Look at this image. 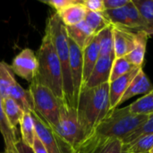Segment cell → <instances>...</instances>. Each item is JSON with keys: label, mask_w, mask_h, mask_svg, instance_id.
<instances>
[{"label": "cell", "mask_w": 153, "mask_h": 153, "mask_svg": "<svg viewBox=\"0 0 153 153\" xmlns=\"http://www.w3.org/2000/svg\"><path fill=\"white\" fill-rule=\"evenodd\" d=\"M109 82L83 89L77 102L76 111L85 138L90 136L109 113Z\"/></svg>", "instance_id": "obj_1"}, {"label": "cell", "mask_w": 153, "mask_h": 153, "mask_svg": "<svg viewBox=\"0 0 153 153\" xmlns=\"http://www.w3.org/2000/svg\"><path fill=\"white\" fill-rule=\"evenodd\" d=\"M36 56L39 61V69L32 82L48 87L59 100L65 101L60 62L51 38L46 31Z\"/></svg>", "instance_id": "obj_2"}, {"label": "cell", "mask_w": 153, "mask_h": 153, "mask_svg": "<svg viewBox=\"0 0 153 153\" xmlns=\"http://www.w3.org/2000/svg\"><path fill=\"white\" fill-rule=\"evenodd\" d=\"M45 31L48 33L60 62L64 84L65 102L75 108L74 100V88L70 72V50L66 28L56 12L47 21Z\"/></svg>", "instance_id": "obj_3"}, {"label": "cell", "mask_w": 153, "mask_h": 153, "mask_svg": "<svg viewBox=\"0 0 153 153\" xmlns=\"http://www.w3.org/2000/svg\"><path fill=\"white\" fill-rule=\"evenodd\" d=\"M148 117L149 116L132 113L128 106L123 108H116L108 114L93 134L101 137L116 138L123 141L141 126Z\"/></svg>", "instance_id": "obj_4"}, {"label": "cell", "mask_w": 153, "mask_h": 153, "mask_svg": "<svg viewBox=\"0 0 153 153\" xmlns=\"http://www.w3.org/2000/svg\"><path fill=\"white\" fill-rule=\"evenodd\" d=\"M53 131L70 153L73 152L85 139L76 108L68 106L65 102L61 107L58 124Z\"/></svg>", "instance_id": "obj_5"}, {"label": "cell", "mask_w": 153, "mask_h": 153, "mask_svg": "<svg viewBox=\"0 0 153 153\" xmlns=\"http://www.w3.org/2000/svg\"><path fill=\"white\" fill-rule=\"evenodd\" d=\"M29 91L33 98L35 112L54 129L58 124L60 109L65 101L59 100L50 89L35 82H30Z\"/></svg>", "instance_id": "obj_6"}, {"label": "cell", "mask_w": 153, "mask_h": 153, "mask_svg": "<svg viewBox=\"0 0 153 153\" xmlns=\"http://www.w3.org/2000/svg\"><path fill=\"white\" fill-rule=\"evenodd\" d=\"M124 143L116 138L91 134L72 153H122Z\"/></svg>", "instance_id": "obj_7"}, {"label": "cell", "mask_w": 153, "mask_h": 153, "mask_svg": "<svg viewBox=\"0 0 153 153\" xmlns=\"http://www.w3.org/2000/svg\"><path fill=\"white\" fill-rule=\"evenodd\" d=\"M10 66L13 74L30 83L37 74L39 61L32 49L24 48L14 56Z\"/></svg>", "instance_id": "obj_8"}, {"label": "cell", "mask_w": 153, "mask_h": 153, "mask_svg": "<svg viewBox=\"0 0 153 153\" xmlns=\"http://www.w3.org/2000/svg\"><path fill=\"white\" fill-rule=\"evenodd\" d=\"M36 134L48 153H70L53 129L35 112H31Z\"/></svg>", "instance_id": "obj_9"}, {"label": "cell", "mask_w": 153, "mask_h": 153, "mask_svg": "<svg viewBox=\"0 0 153 153\" xmlns=\"http://www.w3.org/2000/svg\"><path fill=\"white\" fill-rule=\"evenodd\" d=\"M69 41V50H70V72L74 88V100L75 108L77 107V102L79 96L81 94L83 81V62H82V50L71 39L68 38Z\"/></svg>", "instance_id": "obj_10"}, {"label": "cell", "mask_w": 153, "mask_h": 153, "mask_svg": "<svg viewBox=\"0 0 153 153\" xmlns=\"http://www.w3.org/2000/svg\"><path fill=\"white\" fill-rule=\"evenodd\" d=\"M114 60L115 56H100L92 73L82 90L94 88L106 82H109Z\"/></svg>", "instance_id": "obj_11"}, {"label": "cell", "mask_w": 153, "mask_h": 153, "mask_svg": "<svg viewBox=\"0 0 153 153\" xmlns=\"http://www.w3.org/2000/svg\"><path fill=\"white\" fill-rule=\"evenodd\" d=\"M114 39L115 58L127 56L134 48L136 42V31L112 25Z\"/></svg>", "instance_id": "obj_12"}, {"label": "cell", "mask_w": 153, "mask_h": 153, "mask_svg": "<svg viewBox=\"0 0 153 153\" xmlns=\"http://www.w3.org/2000/svg\"><path fill=\"white\" fill-rule=\"evenodd\" d=\"M143 67H135L126 74L109 82V112L119 106V102L124 93L127 90L131 82Z\"/></svg>", "instance_id": "obj_13"}, {"label": "cell", "mask_w": 153, "mask_h": 153, "mask_svg": "<svg viewBox=\"0 0 153 153\" xmlns=\"http://www.w3.org/2000/svg\"><path fill=\"white\" fill-rule=\"evenodd\" d=\"M152 90V83L151 82L148 76L145 74V73L143 72V70L142 68L139 71V73L135 75L134 80L131 82L127 90L126 91L123 97L121 98L119 106L136 95H140V94L145 95V94L151 92Z\"/></svg>", "instance_id": "obj_14"}, {"label": "cell", "mask_w": 153, "mask_h": 153, "mask_svg": "<svg viewBox=\"0 0 153 153\" xmlns=\"http://www.w3.org/2000/svg\"><path fill=\"white\" fill-rule=\"evenodd\" d=\"M65 28L68 38L71 39L82 50H83L96 36L84 21L73 26H65Z\"/></svg>", "instance_id": "obj_15"}, {"label": "cell", "mask_w": 153, "mask_h": 153, "mask_svg": "<svg viewBox=\"0 0 153 153\" xmlns=\"http://www.w3.org/2000/svg\"><path fill=\"white\" fill-rule=\"evenodd\" d=\"M87 9L82 1L76 0L74 4L68 5L63 10L57 12L62 22L65 26H73L84 21L87 14Z\"/></svg>", "instance_id": "obj_16"}, {"label": "cell", "mask_w": 153, "mask_h": 153, "mask_svg": "<svg viewBox=\"0 0 153 153\" xmlns=\"http://www.w3.org/2000/svg\"><path fill=\"white\" fill-rule=\"evenodd\" d=\"M100 57V46L97 36L89 43V45L82 50V62H83V74L82 81L83 85L88 81L92 70Z\"/></svg>", "instance_id": "obj_17"}, {"label": "cell", "mask_w": 153, "mask_h": 153, "mask_svg": "<svg viewBox=\"0 0 153 153\" xmlns=\"http://www.w3.org/2000/svg\"><path fill=\"white\" fill-rule=\"evenodd\" d=\"M149 37L150 36L145 30L136 31L135 46L134 49L127 56H125L126 60L135 67H143Z\"/></svg>", "instance_id": "obj_18"}, {"label": "cell", "mask_w": 153, "mask_h": 153, "mask_svg": "<svg viewBox=\"0 0 153 153\" xmlns=\"http://www.w3.org/2000/svg\"><path fill=\"white\" fill-rule=\"evenodd\" d=\"M0 132L3 136L5 152L7 153H17L15 144L19 140L17 135V130L13 129L9 124L2 107V98L0 97Z\"/></svg>", "instance_id": "obj_19"}, {"label": "cell", "mask_w": 153, "mask_h": 153, "mask_svg": "<svg viewBox=\"0 0 153 153\" xmlns=\"http://www.w3.org/2000/svg\"><path fill=\"white\" fill-rule=\"evenodd\" d=\"M9 97L15 101V103L24 113H31L35 111V106L31 93L29 90L22 88L18 82L12 87Z\"/></svg>", "instance_id": "obj_20"}, {"label": "cell", "mask_w": 153, "mask_h": 153, "mask_svg": "<svg viewBox=\"0 0 153 153\" xmlns=\"http://www.w3.org/2000/svg\"><path fill=\"white\" fill-rule=\"evenodd\" d=\"M21 132V140L29 147L32 148L35 138L37 136L35 130V124L31 113H24L19 124Z\"/></svg>", "instance_id": "obj_21"}, {"label": "cell", "mask_w": 153, "mask_h": 153, "mask_svg": "<svg viewBox=\"0 0 153 153\" xmlns=\"http://www.w3.org/2000/svg\"><path fill=\"white\" fill-rule=\"evenodd\" d=\"M14 74L13 73L11 66L4 63L0 62V97L2 100L9 97L12 87L16 83Z\"/></svg>", "instance_id": "obj_22"}, {"label": "cell", "mask_w": 153, "mask_h": 153, "mask_svg": "<svg viewBox=\"0 0 153 153\" xmlns=\"http://www.w3.org/2000/svg\"><path fill=\"white\" fill-rule=\"evenodd\" d=\"M2 107L9 124L13 129L17 130V126L20 124L24 112L10 97L2 100Z\"/></svg>", "instance_id": "obj_23"}, {"label": "cell", "mask_w": 153, "mask_h": 153, "mask_svg": "<svg viewBox=\"0 0 153 153\" xmlns=\"http://www.w3.org/2000/svg\"><path fill=\"white\" fill-rule=\"evenodd\" d=\"M103 13H104V15L108 20V22H110L111 25L133 30V28H132L131 22L129 21L127 10H126V6L118 8V9L105 10Z\"/></svg>", "instance_id": "obj_24"}, {"label": "cell", "mask_w": 153, "mask_h": 153, "mask_svg": "<svg viewBox=\"0 0 153 153\" xmlns=\"http://www.w3.org/2000/svg\"><path fill=\"white\" fill-rule=\"evenodd\" d=\"M96 36L100 46V56H115L112 25L110 24Z\"/></svg>", "instance_id": "obj_25"}, {"label": "cell", "mask_w": 153, "mask_h": 153, "mask_svg": "<svg viewBox=\"0 0 153 153\" xmlns=\"http://www.w3.org/2000/svg\"><path fill=\"white\" fill-rule=\"evenodd\" d=\"M128 107L130 111L136 115H153V90L134 102L131 103Z\"/></svg>", "instance_id": "obj_26"}, {"label": "cell", "mask_w": 153, "mask_h": 153, "mask_svg": "<svg viewBox=\"0 0 153 153\" xmlns=\"http://www.w3.org/2000/svg\"><path fill=\"white\" fill-rule=\"evenodd\" d=\"M84 22L89 25V27L92 30L95 35L100 32L102 30L110 25V22L104 15V13L101 12H87Z\"/></svg>", "instance_id": "obj_27"}, {"label": "cell", "mask_w": 153, "mask_h": 153, "mask_svg": "<svg viewBox=\"0 0 153 153\" xmlns=\"http://www.w3.org/2000/svg\"><path fill=\"white\" fill-rule=\"evenodd\" d=\"M124 148L131 153H150L153 149V133L142 136L130 144H124Z\"/></svg>", "instance_id": "obj_28"}, {"label": "cell", "mask_w": 153, "mask_h": 153, "mask_svg": "<svg viewBox=\"0 0 153 153\" xmlns=\"http://www.w3.org/2000/svg\"><path fill=\"white\" fill-rule=\"evenodd\" d=\"M143 16L147 29L153 30V1L152 0H132Z\"/></svg>", "instance_id": "obj_29"}, {"label": "cell", "mask_w": 153, "mask_h": 153, "mask_svg": "<svg viewBox=\"0 0 153 153\" xmlns=\"http://www.w3.org/2000/svg\"><path fill=\"white\" fill-rule=\"evenodd\" d=\"M126 10H127V14L129 21L131 22L132 28L134 31H138V30H145L147 29L145 22L141 15L139 10L135 6V4L133 3L132 0L129 1V3L126 5Z\"/></svg>", "instance_id": "obj_30"}, {"label": "cell", "mask_w": 153, "mask_h": 153, "mask_svg": "<svg viewBox=\"0 0 153 153\" xmlns=\"http://www.w3.org/2000/svg\"><path fill=\"white\" fill-rule=\"evenodd\" d=\"M134 68H135V66H134L132 64H130L125 56L119 57V58H115L113 65H112V68H111L109 82L126 74L127 73H129L130 71H132Z\"/></svg>", "instance_id": "obj_31"}, {"label": "cell", "mask_w": 153, "mask_h": 153, "mask_svg": "<svg viewBox=\"0 0 153 153\" xmlns=\"http://www.w3.org/2000/svg\"><path fill=\"white\" fill-rule=\"evenodd\" d=\"M153 133V115L149 116L148 119L141 126H139L135 131H134L132 134H130L127 137H126L122 142L124 144H130L137 141L142 136H144L146 134H150Z\"/></svg>", "instance_id": "obj_32"}, {"label": "cell", "mask_w": 153, "mask_h": 153, "mask_svg": "<svg viewBox=\"0 0 153 153\" xmlns=\"http://www.w3.org/2000/svg\"><path fill=\"white\" fill-rule=\"evenodd\" d=\"M82 4L85 6L87 11L90 12H104V1L103 0H83Z\"/></svg>", "instance_id": "obj_33"}, {"label": "cell", "mask_w": 153, "mask_h": 153, "mask_svg": "<svg viewBox=\"0 0 153 153\" xmlns=\"http://www.w3.org/2000/svg\"><path fill=\"white\" fill-rule=\"evenodd\" d=\"M76 0H44L42 2H44L45 4L50 5L51 7H53L56 13L63 10L64 8L67 7L68 5L74 4Z\"/></svg>", "instance_id": "obj_34"}, {"label": "cell", "mask_w": 153, "mask_h": 153, "mask_svg": "<svg viewBox=\"0 0 153 153\" xmlns=\"http://www.w3.org/2000/svg\"><path fill=\"white\" fill-rule=\"evenodd\" d=\"M105 10L118 9L126 6L130 0H103Z\"/></svg>", "instance_id": "obj_35"}, {"label": "cell", "mask_w": 153, "mask_h": 153, "mask_svg": "<svg viewBox=\"0 0 153 153\" xmlns=\"http://www.w3.org/2000/svg\"><path fill=\"white\" fill-rule=\"evenodd\" d=\"M15 149L17 153H34L32 148L27 146L22 140L21 138H19L18 142L15 144Z\"/></svg>", "instance_id": "obj_36"}, {"label": "cell", "mask_w": 153, "mask_h": 153, "mask_svg": "<svg viewBox=\"0 0 153 153\" xmlns=\"http://www.w3.org/2000/svg\"><path fill=\"white\" fill-rule=\"evenodd\" d=\"M32 150H33L34 153H48L38 136H36V138H35V141H34V143L32 146Z\"/></svg>", "instance_id": "obj_37"}, {"label": "cell", "mask_w": 153, "mask_h": 153, "mask_svg": "<svg viewBox=\"0 0 153 153\" xmlns=\"http://www.w3.org/2000/svg\"><path fill=\"white\" fill-rule=\"evenodd\" d=\"M145 31L148 33V35H149V36H152V37H153V30H145Z\"/></svg>", "instance_id": "obj_38"}, {"label": "cell", "mask_w": 153, "mask_h": 153, "mask_svg": "<svg viewBox=\"0 0 153 153\" xmlns=\"http://www.w3.org/2000/svg\"><path fill=\"white\" fill-rule=\"evenodd\" d=\"M122 153H129L125 148H124V146H123V150H122Z\"/></svg>", "instance_id": "obj_39"}, {"label": "cell", "mask_w": 153, "mask_h": 153, "mask_svg": "<svg viewBox=\"0 0 153 153\" xmlns=\"http://www.w3.org/2000/svg\"><path fill=\"white\" fill-rule=\"evenodd\" d=\"M0 153H7V152H6L5 151H4V152H0Z\"/></svg>", "instance_id": "obj_40"}, {"label": "cell", "mask_w": 153, "mask_h": 153, "mask_svg": "<svg viewBox=\"0 0 153 153\" xmlns=\"http://www.w3.org/2000/svg\"><path fill=\"white\" fill-rule=\"evenodd\" d=\"M150 153H153V149L151 151V152H150Z\"/></svg>", "instance_id": "obj_41"}, {"label": "cell", "mask_w": 153, "mask_h": 153, "mask_svg": "<svg viewBox=\"0 0 153 153\" xmlns=\"http://www.w3.org/2000/svg\"><path fill=\"white\" fill-rule=\"evenodd\" d=\"M129 153H131V152H129Z\"/></svg>", "instance_id": "obj_42"}]
</instances>
